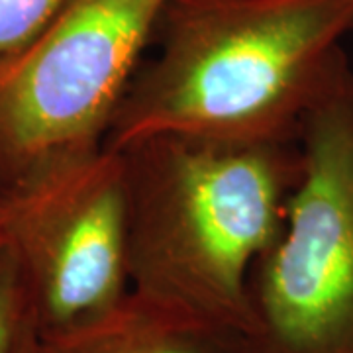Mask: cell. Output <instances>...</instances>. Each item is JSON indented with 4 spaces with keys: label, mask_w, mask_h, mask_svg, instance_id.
Segmentation results:
<instances>
[{
    "label": "cell",
    "mask_w": 353,
    "mask_h": 353,
    "mask_svg": "<svg viewBox=\"0 0 353 353\" xmlns=\"http://www.w3.org/2000/svg\"><path fill=\"white\" fill-rule=\"evenodd\" d=\"M353 0H169L104 148L159 136L287 145L347 59Z\"/></svg>",
    "instance_id": "1"
},
{
    "label": "cell",
    "mask_w": 353,
    "mask_h": 353,
    "mask_svg": "<svg viewBox=\"0 0 353 353\" xmlns=\"http://www.w3.org/2000/svg\"><path fill=\"white\" fill-rule=\"evenodd\" d=\"M130 289L248 338L252 275L301 173L296 143L159 136L122 150Z\"/></svg>",
    "instance_id": "2"
},
{
    "label": "cell",
    "mask_w": 353,
    "mask_h": 353,
    "mask_svg": "<svg viewBox=\"0 0 353 353\" xmlns=\"http://www.w3.org/2000/svg\"><path fill=\"white\" fill-rule=\"evenodd\" d=\"M285 222L252 275L245 353H353V67L304 116Z\"/></svg>",
    "instance_id": "3"
},
{
    "label": "cell",
    "mask_w": 353,
    "mask_h": 353,
    "mask_svg": "<svg viewBox=\"0 0 353 353\" xmlns=\"http://www.w3.org/2000/svg\"><path fill=\"white\" fill-rule=\"evenodd\" d=\"M169 0H65L0 63V187L104 148Z\"/></svg>",
    "instance_id": "4"
},
{
    "label": "cell",
    "mask_w": 353,
    "mask_h": 353,
    "mask_svg": "<svg viewBox=\"0 0 353 353\" xmlns=\"http://www.w3.org/2000/svg\"><path fill=\"white\" fill-rule=\"evenodd\" d=\"M10 243L39 336L114 306L130 290L124 155L101 148L26 185Z\"/></svg>",
    "instance_id": "5"
},
{
    "label": "cell",
    "mask_w": 353,
    "mask_h": 353,
    "mask_svg": "<svg viewBox=\"0 0 353 353\" xmlns=\"http://www.w3.org/2000/svg\"><path fill=\"white\" fill-rule=\"evenodd\" d=\"M39 338L48 353H245L238 332L136 289L85 324Z\"/></svg>",
    "instance_id": "6"
},
{
    "label": "cell",
    "mask_w": 353,
    "mask_h": 353,
    "mask_svg": "<svg viewBox=\"0 0 353 353\" xmlns=\"http://www.w3.org/2000/svg\"><path fill=\"white\" fill-rule=\"evenodd\" d=\"M24 267L12 243L0 248V353H16L34 324Z\"/></svg>",
    "instance_id": "7"
},
{
    "label": "cell",
    "mask_w": 353,
    "mask_h": 353,
    "mask_svg": "<svg viewBox=\"0 0 353 353\" xmlns=\"http://www.w3.org/2000/svg\"><path fill=\"white\" fill-rule=\"evenodd\" d=\"M65 0H0V63L24 50Z\"/></svg>",
    "instance_id": "8"
},
{
    "label": "cell",
    "mask_w": 353,
    "mask_h": 353,
    "mask_svg": "<svg viewBox=\"0 0 353 353\" xmlns=\"http://www.w3.org/2000/svg\"><path fill=\"white\" fill-rule=\"evenodd\" d=\"M24 201V189L10 190L0 187V248L10 243L14 224Z\"/></svg>",
    "instance_id": "9"
},
{
    "label": "cell",
    "mask_w": 353,
    "mask_h": 353,
    "mask_svg": "<svg viewBox=\"0 0 353 353\" xmlns=\"http://www.w3.org/2000/svg\"><path fill=\"white\" fill-rule=\"evenodd\" d=\"M16 353H48L43 341L39 338L38 328H36V322L28 328V332L24 334V338L20 341V347Z\"/></svg>",
    "instance_id": "10"
}]
</instances>
